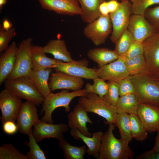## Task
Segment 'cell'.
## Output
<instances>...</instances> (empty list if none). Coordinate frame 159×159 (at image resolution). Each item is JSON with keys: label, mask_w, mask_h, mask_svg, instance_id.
<instances>
[{"label": "cell", "mask_w": 159, "mask_h": 159, "mask_svg": "<svg viewBox=\"0 0 159 159\" xmlns=\"http://www.w3.org/2000/svg\"><path fill=\"white\" fill-rule=\"evenodd\" d=\"M32 41V38L28 37L20 42L18 47L14 67L6 80L28 76L32 69L30 49Z\"/></svg>", "instance_id": "cell-6"}, {"label": "cell", "mask_w": 159, "mask_h": 159, "mask_svg": "<svg viewBox=\"0 0 159 159\" xmlns=\"http://www.w3.org/2000/svg\"><path fill=\"white\" fill-rule=\"evenodd\" d=\"M107 82L109 85L108 90L102 98L115 106L120 97L118 84L112 81H108Z\"/></svg>", "instance_id": "cell-37"}, {"label": "cell", "mask_w": 159, "mask_h": 159, "mask_svg": "<svg viewBox=\"0 0 159 159\" xmlns=\"http://www.w3.org/2000/svg\"><path fill=\"white\" fill-rule=\"evenodd\" d=\"M134 41L132 35L127 29L115 43L114 50L120 57L127 52Z\"/></svg>", "instance_id": "cell-32"}, {"label": "cell", "mask_w": 159, "mask_h": 159, "mask_svg": "<svg viewBox=\"0 0 159 159\" xmlns=\"http://www.w3.org/2000/svg\"><path fill=\"white\" fill-rule=\"evenodd\" d=\"M158 82V84H159V82Z\"/></svg>", "instance_id": "cell-52"}, {"label": "cell", "mask_w": 159, "mask_h": 159, "mask_svg": "<svg viewBox=\"0 0 159 159\" xmlns=\"http://www.w3.org/2000/svg\"><path fill=\"white\" fill-rule=\"evenodd\" d=\"M22 99L5 88L0 92V119L3 124L8 121L15 122L22 104Z\"/></svg>", "instance_id": "cell-10"}, {"label": "cell", "mask_w": 159, "mask_h": 159, "mask_svg": "<svg viewBox=\"0 0 159 159\" xmlns=\"http://www.w3.org/2000/svg\"><path fill=\"white\" fill-rule=\"evenodd\" d=\"M155 139V145L151 150L156 153H159V130Z\"/></svg>", "instance_id": "cell-47"}, {"label": "cell", "mask_w": 159, "mask_h": 159, "mask_svg": "<svg viewBox=\"0 0 159 159\" xmlns=\"http://www.w3.org/2000/svg\"><path fill=\"white\" fill-rule=\"evenodd\" d=\"M96 74L105 80L118 82L130 75L123 59L121 58L96 70Z\"/></svg>", "instance_id": "cell-16"}, {"label": "cell", "mask_w": 159, "mask_h": 159, "mask_svg": "<svg viewBox=\"0 0 159 159\" xmlns=\"http://www.w3.org/2000/svg\"><path fill=\"white\" fill-rule=\"evenodd\" d=\"M92 84L88 82L85 85V88L88 93H93L97 95L102 98L107 93L109 87L107 82L102 79L97 77L93 80Z\"/></svg>", "instance_id": "cell-34"}, {"label": "cell", "mask_w": 159, "mask_h": 159, "mask_svg": "<svg viewBox=\"0 0 159 159\" xmlns=\"http://www.w3.org/2000/svg\"><path fill=\"white\" fill-rule=\"evenodd\" d=\"M87 113L78 103L67 115L68 125L71 130L77 129L83 135L91 137L92 134L89 132L87 125V123L93 124V122L88 117Z\"/></svg>", "instance_id": "cell-18"}, {"label": "cell", "mask_w": 159, "mask_h": 159, "mask_svg": "<svg viewBox=\"0 0 159 159\" xmlns=\"http://www.w3.org/2000/svg\"><path fill=\"white\" fill-rule=\"evenodd\" d=\"M58 144L65 159H83L87 153L85 146H73L64 139L59 140Z\"/></svg>", "instance_id": "cell-29"}, {"label": "cell", "mask_w": 159, "mask_h": 159, "mask_svg": "<svg viewBox=\"0 0 159 159\" xmlns=\"http://www.w3.org/2000/svg\"><path fill=\"white\" fill-rule=\"evenodd\" d=\"M115 125L118 128L120 138L129 145L133 138L130 130V115L123 112L118 113Z\"/></svg>", "instance_id": "cell-28"}, {"label": "cell", "mask_w": 159, "mask_h": 159, "mask_svg": "<svg viewBox=\"0 0 159 159\" xmlns=\"http://www.w3.org/2000/svg\"><path fill=\"white\" fill-rule=\"evenodd\" d=\"M18 49L16 43L13 42L1 54L0 57V85L7 79L14 67Z\"/></svg>", "instance_id": "cell-21"}, {"label": "cell", "mask_w": 159, "mask_h": 159, "mask_svg": "<svg viewBox=\"0 0 159 159\" xmlns=\"http://www.w3.org/2000/svg\"><path fill=\"white\" fill-rule=\"evenodd\" d=\"M12 24L10 21L7 19H4L2 21V28L5 30H8L12 28Z\"/></svg>", "instance_id": "cell-46"}, {"label": "cell", "mask_w": 159, "mask_h": 159, "mask_svg": "<svg viewBox=\"0 0 159 159\" xmlns=\"http://www.w3.org/2000/svg\"><path fill=\"white\" fill-rule=\"evenodd\" d=\"M0 159H29L26 155L21 153L11 143L3 144L0 147Z\"/></svg>", "instance_id": "cell-35"}, {"label": "cell", "mask_w": 159, "mask_h": 159, "mask_svg": "<svg viewBox=\"0 0 159 159\" xmlns=\"http://www.w3.org/2000/svg\"><path fill=\"white\" fill-rule=\"evenodd\" d=\"M43 9L64 15H80L81 10L77 0H37Z\"/></svg>", "instance_id": "cell-15"}, {"label": "cell", "mask_w": 159, "mask_h": 159, "mask_svg": "<svg viewBox=\"0 0 159 159\" xmlns=\"http://www.w3.org/2000/svg\"><path fill=\"white\" fill-rule=\"evenodd\" d=\"M7 0H0V9L1 10L3 6L7 2Z\"/></svg>", "instance_id": "cell-48"}, {"label": "cell", "mask_w": 159, "mask_h": 159, "mask_svg": "<svg viewBox=\"0 0 159 159\" xmlns=\"http://www.w3.org/2000/svg\"><path fill=\"white\" fill-rule=\"evenodd\" d=\"M5 88L21 98L35 104H42L44 98L40 94L28 77L24 76L4 82Z\"/></svg>", "instance_id": "cell-5"}, {"label": "cell", "mask_w": 159, "mask_h": 159, "mask_svg": "<svg viewBox=\"0 0 159 159\" xmlns=\"http://www.w3.org/2000/svg\"><path fill=\"white\" fill-rule=\"evenodd\" d=\"M3 131L8 135L15 134L18 130V128L15 122L12 121H8L3 124Z\"/></svg>", "instance_id": "cell-42"}, {"label": "cell", "mask_w": 159, "mask_h": 159, "mask_svg": "<svg viewBox=\"0 0 159 159\" xmlns=\"http://www.w3.org/2000/svg\"><path fill=\"white\" fill-rule=\"evenodd\" d=\"M84 84L82 78L59 71L51 74L48 82L51 91L59 89L78 90L82 89Z\"/></svg>", "instance_id": "cell-14"}, {"label": "cell", "mask_w": 159, "mask_h": 159, "mask_svg": "<svg viewBox=\"0 0 159 159\" xmlns=\"http://www.w3.org/2000/svg\"><path fill=\"white\" fill-rule=\"evenodd\" d=\"M46 54L42 47L32 44L30 49L32 69L39 70L54 68L57 64L62 61L49 58Z\"/></svg>", "instance_id": "cell-22"}, {"label": "cell", "mask_w": 159, "mask_h": 159, "mask_svg": "<svg viewBox=\"0 0 159 159\" xmlns=\"http://www.w3.org/2000/svg\"><path fill=\"white\" fill-rule=\"evenodd\" d=\"M138 116L147 132L153 133L159 130V108L140 103Z\"/></svg>", "instance_id": "cell-19"}, {"label": "cell", "mask_w": 159, "mask_h": 159, "mask_svg": "<svg viewBox=\"0 0 159 159\" xmlns=\"http://www.w3.org/2000/svg\"><path fill=\"white\" fill-rule=\"evenodd\" d=\"M140 103L159 108V84L150 74L130 75Z\"/></svg>", "instance_id": "cell-3"}, {"label": "cell", "mask_w": 159, "mask_h": 159, "mask_svg": "<svg viewBox=\"0 0 159 159\" xmlns=\"http://www.w3.org/2000/svg\"><path fill=\"white\" fill-rule=\"evenodd\" d=\"M32 129L29 134V142L25 141L24 144L29 148L26 153L29 159H46L44 153L41 149L32 134Z\"/></svg>", "instance_id": "cell-33"}, {"label": "cell", "mask_w": 159, "mask_h": 159, "mask_svg": "<svg viewBox=\"0 0 159 159\" xmlns=\"http://www.w3.org/2000/svg\"><path fill=\"white\" fill-rule=\"evenodd\" d=\"M43 47L46 53L52 54L56 59L65 62L74 60L67 48L65 41L63 40L59 39L50 40Z\"/></svg>", "instance_id": "cell-24"}, {"label": "cell", "mask_w": 159, "mask_h": 159, "mask_svg": "<svg viewBox=\"0 0 159 159\" xmlns=\"http://www.w3.org/2000/svg\"><path fill=\"white\" fill-rule=\"evenodd\" d=\"M156 159H159V153H156Z\"/></svg>", "instance_id": "cell-50"}, {"label": "cell", "mask_w": 159, "mask_h": 159, "mask_svg": "<svg viewBox=\"0 0 159 159\" xmlns=\"http://www.w3.org/2000/svg\"><path fill=\"white\" fill-rule=\"evenodd\" d=\"M117 82L119 85L120 96L135 93L134 87L131 80L130 75Z\"/></svg>", "instance_id": "cell-41"}, {"label": "cell", "mask_w": 159, "mask_h": 159, "mask_svg": "<svg viewBox=\"0 0 159 159\" xmlns=\"http://www.w3.org/2000/svg\"><path fill=\"white\" fill-rule=\"evenodd\" d=\"M99 10L101 15L107 16L110 14L107 7V2L106 1L103 2L100 4L99 6Z\"/></svg>", "instance_id": "cell-45"}, {"label": "cell", "mask_w": 159, "mask_h": 159, "mask_svg": "<svg viewBox=\"0 0 159 159\" xmlns=\"http://www.w3.org/2000/svg\"><path fill=\"white\" fill-rule=\"evenodd\" d=\"M32 134L37 143L45 138H54L59 140L64 139L63 134L68 130V125L64 123L53 124L39 120L33 126Z\"/></svg>", "instance_id": "cell-12"}, {"label": "cell", "mask_w": 159, "mask_h": 159, "mask_svg": "<svg viewBox=\"0 0 159 159\" xmlns=\"http://www.w3.org/2000/svg\"><path fill=\"white\" fill-rule=\"evenodd\" d=\"M121 1H130L131 2L133 0H120Z\"/></svg>", "instance_id": "cell-51"}, {"label": "cell", "mask_w": 159, "mask_h": 159, "mask_svg": "<svg viewBox=\"0 0 159 159\" xmlns=\"http://www.w3.org/2000/svg\"><path fill=\"white\" fill-rule=\"evenodd\" d=\"M143 56L150 75L159 73V32H153L142 42Z\"/></svg>", "instance_id": "cell-9"}, {"label": "cell", "mask_w": 159, "mask_h": 159, "mask_svg": "<svg viewBox=\"0 0 159 159\" xmlns=\"http://www.w3.org/2000/svg\"><path fill=\"white\" fill-rule=\"evenodd\" d=\"M127 29L135 41L141 43L154 32L144 15L137 14H131Z\"/></svg>", "instance_id": "cell-17"}, {"label": "cell", "mask_w": 159, "mask_h": 159, "mask_svg": "<svg viewBox=\"0 0 159 159\" xmlns=\"http://www.w3.org/2000/svg\"><path fill=\"white\" fill-rule=\"evenodd\" d=\"M88 58L97 63L99 67L117 59L119 56L115 51L107 48H95L90 49L87 52Z\"/></svg>", "instance_id": "cell-26"}, {"label": "cell", "mask_w": 159, "mask_h": 159, "mask_svg": "<svg viewBox=\"0 0 159 159\" xmlns=\"http://www.w3.org/2000/svg\"><path fill=\"white\" fill-rule=\"evenodd\" d=\"M88 93L85 88L71 92L66 89L55 93L51 92L44 99L42 104L41 112H44V114L40 120L53 123L52 114L55 109L62 107L64 108L66 112H69L71 110L69 104L71 101L76 97L85 95Z\"/></svg>", "instance_id": "cell-2"}, {"label": "cell", "mask_w": 159, "mask_h": 159, "mask_svg": "<svg viewBox=\"0 0 159 159\" xmlns=\"http://www.w3.org/2000/svg\"><path fill=\"white\" fill-rule=\"evenodd\" d=\"M131 2L121 1L117 9L110 13L109 16L112 26L110 38L111 42L115 43L123 32L127 29L131 13Z\"/></svg>", "instance_id": "cell-8"}, {"label": "cell", "mask_w": 159, "mask_h": 159, "mask_svg": "<svg viewBox=\"0 0 159 159\" xmlns=\"http://www.w3.org/2000/svg\"><path fill=\"white\" fill-rule=\"evenodd\" d=\"M78 103L87 112L97 114L104 118L107 124L116 123L117 113L116 107L97 95L88 93L79 97Z\"/></svg>", "instance_id": "cell-4"}, {"label": "cell", "mask_w": 159, "mask_h": 159, "mask_svg": "<svg viewBox=\"0 0 159 159\" xmlns=\"http://www.w3.org/2000/svg\"><path fill=\"white\" fill-rule=\"evenodd\" d=\"M142 43L134 41L127 52L119 57L123 59H128L143 55Z\"/></svg>", "instance_id": "cell-40"}, {"label": "cell", "mask_w": 159, "mask_h": 159, "mask_svg": "<svg viewBox=\"0 0 159 159\" xmlns=\"http://www.w3.org/2000/svg\"><path fill=\"white\" fill-rule=\"evenodd\" d=\"M70 133L74 139H81L86 145L87 147V153L88 155L98 159L103 134L102 131L95 132L91 137L83 135L76 129L71 130Z\"/></svg>", "instance_id": "cell-20"}, {"label": "cell", "mask_w": 159, "mask_h": 159, "mask_svg": "<svg viewBox=\"0 0 159 159\" xmlns=\"http://www.w3.org/2000/svg\"><path fill=\"white\" fill-rule=\"evenodd\" d=\"M81 10L80 15L82 20L87 23L97 19L101 15L99 7L106 0H77Z\"/></svg>", "instance_id": "cell-25"}, {"label": "cell", "mask_w": 159, "mask_h": 159, "mask_svg": "<svg viewBox=\"0 0 159 159\" xmlns=\"http://www.w3.org/2000/svg\"><path fill=\"white\" fill-rule=\"evenodd\" d=\"M144 16L153 32L155 29L159 30V5L151 9H147Z\"/></svg>", "instance_id": "cell-39"}, {"label": "cell", "mask_w": 159, "mask_h": 159, "mask_svg": "<svg viewBox=\"0 0 159 159\" xmlns=\"http://www.w3.org/2000/svg\"><path fill=\"white\" fill-rule=\"evenodd\" d=\"M152 77L156 81L159 82V73H158V74H157L155 76L153 77Z\"/></svg>", "instance_id": "cell-49"}, {"label": "cell", "mask_w": 159, "mask_h": 159, "mask_svg": "<svg viewBox=\"0 0 159 159\" xmlns=\"http://www.w3.org/2000/svg\"><path fill=\"white\" fill-rule=\"evenodd\" d=\"M37 106L27 100L22 103L16 120L18 130L21 133L28 135L32 126L39 120Z\"/></svg>", "instance_id": "cell-13"}, {"label": "cell", "mask_w": 159, "mask_h": 159, "mask_svg": "<svg viewBox=\"0 0 159 159\" xmlns=\"http://www.w3.org/2000/svg\"><path fill=\"white\" fill-rule=\"evenodd\" d=\"M130 125L133 138L138 141H142L148 137L147 132L138 115L131 114Z\"/></svg>", "instance_id": "cell-31"}, {"label": "cell", "mask_w": 159, "mask_h": 159, "mask_svg": "<svg viewBox=\"0 0 159 159\" xmlns=\"http://www.w3.org/2000/svg\"><path fill=\"white\" fill-rule=\"evenodd\" d=\"M115 126L113 123L109 124L107 130L103 133L98 159H132L134 156L129 145L114 136Z\"/></svg>", "instance_id": "cell-1"}, {"label": "cell", "mask_w": 159, "mask_h": 159, "mask_svg": "<svg viewBox=\"0 0 159 159\" xmlns=\"http://www.w3.org/2000/svg\"><path fill=\"white\" fill-rule=\"evenodd\" d=\"M140 103L135 93L120 96L115 105L117 113L125 112L138 115Z\"/></svg>", "instance_id": "cell-27"}, {"label": "cell", "mask_w": 159, "mask_h": 159, "mask_svg": "<svg viewBox=\"0 0 159 159\" xmlns=\"http://www.w3.org/2000/svg\"><path fill=\"white\" fill-rule=\"evenodd\" d=\"M156 153L152 151L151 150L150 151H146L138 156V159H156Z\"/></svg>", "instance_id": "cell-44"}, {"label": "cell", "mask_w": 159, "mask_h": 159, "mask_svg": "<svg viewBox=\"0 0 159 159\" xmlns=\"http://www.w3.org/2000/svg\"><path fill=\"white\" fill-rule=\"evenodd\" d=\"M16 35L15 29L12 27L8 30H4L0 26V53H2L9 47L12 39Z\"/></svg>", "instance_id": "cell-38"}, {"label": "cell", "mask_w": 159, "mask_h": 159, "mask_svg": "<svg viewBox=\"0 0 159 159\" xmlns=\"http://www.w3.org/2000/svg\"><path fill=\"white\" fill-rule=\"evenodd\" d=\"M112 31L109 15H101L97 19L88 24L84 28L83 33L95 46H98L105 42Z\"/></svg>", "instance_id": "cell-7"}, {"label": "cell", "mask_w": 159, "mask_h": 159, "mask_svg": "<svg viewBox=\"0 0 159 159\" xmlns=\"http://www.w3.org/2000/svg\"><path fill=\"white\" fill-rule=\"evenodd\" d=\"M107 2L110 14L115 11L118 9L120 3L117 0H110Z\"/></svg>", "instance_id": "cell-43"}, {"label": "cell", "mask_w": 159, "mask_h": 159, "mask_svg": "<svg viewBox=\"0 0 159 159\" xmlns=\"http://www.w3.org/2000/svg\"><path fill=\"white\" fill-rule=\"evenodd\" d=\"M89 63L88 60L85 58L67 62L62 61L57 64L54 68L56 71L62 72L82 79L93 80L97 77V69L88 68Z\"/></svg>", "instance_id": "cell-11"}, {"label": "cell", "mask_w": 159, "mask_h": 159, "mask_svg": "<svg viewBox=\"0 0 159 159\" xmlns=\"http://www.w3.org/2000/svg\"><path fill=\"white\" fill-rule=\"evenodd\" d=\"M52 71V68L39 70L32 69L28 76L44 99L51 92L48 82Z\"/></svg>", "instance_id": "cell-23"}, {"label": "cell", "mask_w": 159, "mask_h": 159, "mask_svg": "<svg viewBox=\"0 0 159 159\" xmlns=\"http://www.w3.org/2000/svg\"><path fill=\"white\" fill-rule=\"evenodd\" d=\"M123 59L130 75L141 74H150L143 55Z\"/></svg>", "instance_id": "cell-30"}, {"label": "cell", "mask_w": 159, "mask_h": 159, "mask_svg": "<svg viewBox=\"0 0 159 159\" xmlns=\"http://www.w3.org/2000/svg\"><path fill=\"white\" fill-rule=\"evenodd\" d=\"M131 2V14L144 15L149 7L159 4V0H133Z\"/></svg>", "instance_id": "cell-36"}]
</instances>
